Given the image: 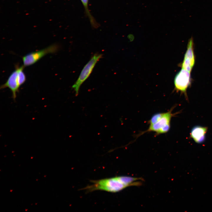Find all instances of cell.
<instances>
[{"mask_svg": "<svg viewBox=\"0 0 212 212\" xmlns=\"http://www.w3.org/2000/svg\"><path fill=\"white\" fill-rule=\"evenodd\" d=\"M175 106H173L166 112H158L154 114L148 121L149 125L148 128L141 132L137 137L148 132H154L155 136L168 132L170 128L171 118L179 112L172 113Z\"/></svg>", "mask_w": 212, "mask_h": 212, "instance_id": "obj_2", "label": "cell"}, {"mask_svg": "<svg viewBox=\"0 0 212 212\" xmlns=\"http://www.w3.org/2000/svg\"><path fill=\"white\" fill-rule=\"evenodd\" d=\"M141 178L127 176H118L97 180H92V184L83 189L87 192L101 190L112 193L120 191L130 186H141L143 180Z\"/></svg>", "mask_w": 212, "mask_h": 212, "instance_id": "obj_1", "label": "cell"}, {"mask_svg": "<svg viewBox=\"0 0 212 212\" xmlns=\"http://www.w3.org/2000/svg\"><path fill=\"white\" fill-rule=\"evenodd\" d=\"M207 130V127L196 126L193 127L191 131L190 137L196 143H202L206 140Z\"/></svg>", "mask_w": 212, "mask_h": 212, "instance_id": "obj_8", "label": "cell"}, {"mask_svg": "<svg viewBox=\"0 0 212 212\" xmlns=\"http://www.w3.org/2000/svg\"><path fill=\"white\" fill-rule=\"evenodd\" d=\"M193 46V39L191 38L188 41L183 59L180 65L182 69L191 73L195 63Z\"/></svg>", "mask_w": 212, "mask_h": 212, "instance_id": "obj_7", "label": "cell"}, {"mask_svg": "<svg viewBox=\"0 0 212 212\" xmlns=\"http://www.w3.org/2000/svg\"><path fill=\"white\" fill-rule=\"evenodd\" d=\"M191 83V72L182 69L176 74L174 79L175 90L184 94L188 99L187 90Z\"/></svg>", "mask_w": 212, "mask_h": 212, "instance_id": "obj_6", "label": "cell"}, {"mask_svg": "<svg viewBox=\"0 0 212 212\" xmlns=\"http://www.w3.org/2000/svg\"><path fill=\"white\" fill-rule=\"evenodd\" d=\"M59 48L58 45L54 44L41 50L30 52L22 57L23 65L24 67L32 65L47 54L57 52Z\"/></svg>", "mask_w": 212, "mask_h": 212, "instance_id": "obj_5", "label": "cell"}, {"mask_svg": "<svg viewBox=\"0 0 212 212\" xmlns=\"http://www.w3.org/2000/svg\"><path fill=\"white\" fill-rule=\"evenodd\" d=\"M80 0L85 9L86 12L89 18L90 22L92 25V26H94V27H96L97 26V24L96 23V22L93 17L91 15L88 9V0Z\"/></svg>", "mask_w": 212, "mask_h": 212, "instance_id": "obj_9", "label": "cell"}, {"mask_svg": "<svg viewBox=\"0 0 212 212\" xmlns=\"http://www.w3.org/2000/svg\"><path fill=\"white\" fill-rule=\"evenodd\" d=\"M24 67L23 65L16 66L15 70L10 74L5 83L0 87V89L9 88L12 93V97L14 100L16 99L19 87L26 81V76L23 71Z\"/></svg>", "mask_w": 212, "mask_h": 212, "instance_id": "obj_3", "label": "cell"}, {"mask_svg": "<svg viewBox=\"0 0 212 212\" xmlns=\"http://www.w3.org/2000/svg\"><path fill=\"white\" fill-rule=\"evenodd\" d=\"M102 57L101 54H95L83 67L78 79L72 87L76 96L78 95L81 85L89 77L96 63Z\"/></svg>", "mask_w": 212, "mask_h": 212, "instance_id": "obj_4", "label": "cell"}]
</instances>
